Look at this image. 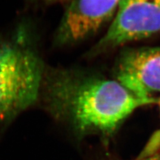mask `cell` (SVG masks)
Masks as SVG:
<instances>
[{
  "label": "cell",
  "mask_w": 160,
  "mask_h": 160,
  "mask_svg": "<svg viewBox=\"0 0 160 160\" xmlns=\"http://www.w3.org/2000/svg\"><path fill=\"white\" fill-rule=\"evenodd\" d=\"M135 160H160V154H155L149 156V157H142L140 159H135Z\"/></svg>",
  "instance_id": "cell-6"
},
{
  "label": "cell",
  "mask_w": 160,
  "mask_h": 160,
  "mask_svg": "<svg viewBox=\"0 0 160 160\" xmlns=\"http://www.w3.org/2000/svg\"><path fill=\"white\" fill-rule=\"evenodd\" d=\"M160 32V0H120L111 25L93 47L97 55Z\"/></svg>",
  "instance_id": "cell-3"
},
{
  "label": "cell",
  "mask_w": 160,
  "mask_h": 160,
  "mask_svg": "<svg viewBox=\"0 0 160 160\" xmlns=\"http://www.w3.org/2000/svg\"><path fill=\"white\" fill-rule=\"evenodd\" d=\"M120 0H71L54 37L57 46L74 45L93 36L115 16Z\"/></svg>",
  "instance_id": "cell-5"
},
{
  "label": "cell",
  "mask_w": 160,
  "mask_h": 160,
  "mask_svg": "<svg viewBox=\"0 0 160 160\" xmlns=\"http://www.w3.org/2000/svg\"><path fill=\"white\" fill-rule=\"evenodd\" d=\"M39 98L48 113L77 137L97 136L104 142L133 111L157 102L136 97L115 79L62 68H46Z\"/></svg>",
  "instance_id": "cell-1"
},
{
  "label": "cell",
  "mask_w": 160,
  "mask_h": 160,
  "mask_svg": "<svg viewBox=\"0 0 160 160\" xmlns=\"http://www.w3.org/2000/svg\"><path fill=\"white\" fill-rule=\"evenodd\" d=\"M114 79L140 99L157 100L160 93V47L124 50L116 62Z\"/></svg>",
  "instance_id": "cell-4"
},
{
  "label": "cell",
  "mask_w": 160,
  "mask_h": 160,
  "mask_svg": "<svg viewBox=\"0 0 160 160\" xmlns=\"http://www.w3.org/2000/svg\"><path fill=\"white\" fill-rule=\"evenodd\" d=\"M48 2H56V1H60V0H47Z\"/></svg>",
  "instance_id": "cell-7"
},
{
  "label": "cell",
  "mask_w": 160,
  "mask_h": 160,
  "mask_svg": "<svg viewBox=\"0 0 160 160\" xmlns=\"http://www.w3.org/2000/svg\"><path fill=\"white\" fill-rule=\"evenodd\" d=\"M46 67L30 29L0 37V122L11 120L39 99Z\"/></svg>",
  "instance_id": "cell-2"
}]
</instances>
